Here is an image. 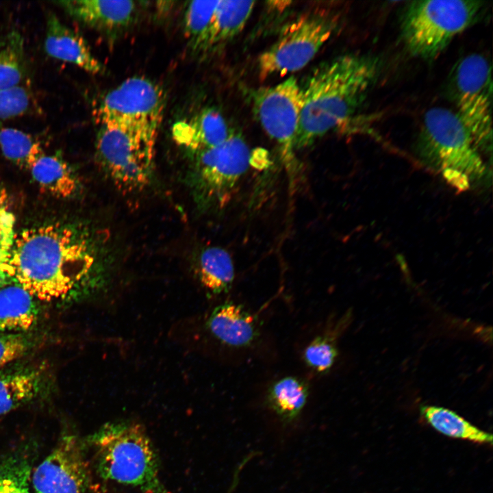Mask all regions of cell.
I'll use <instances>...</instances> for the list:
<instances>
[{
    "mask_svg": "<svg viewBox=\"0 0 493 493\" xmlns=\"http://www.w3.org/2000/svg\"><path fill=\"white\" fill-rule=\"evenodd\" d=\"M233 132L223 114L212 107L177 122L172 129L175 142L192 155L223 143Z\"/></svg>",
    "mask_w": 493,
    "mask_h": 493,
    "instance_id": "14",
    "label": "cell"
},
{
    "mask_svg": "<svg viewBox=\"0 0 493 493\" xmlns=\"http://www.w3.org/2000/svg\"><path fill=\"white\" fill-rule=\"evenodd\" d=\"M255 115L277 144L286 170L296 166L295 141L303 105L301 86L294 77L256 90L252 96Z\"/></svg>",
    "mask_w": 493,
    "mask_h": 493,
    "instance_id": "10",
    "label": "cell"
},
{
    "mask_svg": "<svg viewBox=\"0 0 493 493\" xmlns=\"http://www.w3.org/2000/svg\"><path fill=\"white\" fill-rule=\"evenodd\" d=\"M254 1L219 0L199 55L218 51L244 29L255 8Z\"/></svg>",
    "mask_w": 493,
    "mask_h": 493,
    "instance_id": "17",
    "label": "cell"
},
{
    "mask_svg": "<svg viewBox=\"0 0 493 493\" xmlns=\"http://www.w3.org/2000/svg\"><path fill=\"white\" fill-rule=\"evenodd\" d=\"M307 396L308 390L305 383L296 377H287L270 386L268 402L280 419L290 422L300 415Z\"/></svg>",
    "mask_w": 493,
    "mask_h": 493,
    "instance_id": "23",
    "label": "cell"
},
{
    "mask_svg": "<svg viewBox=\"0 0 493 493\" xmlns=\"http://www.w3.org/2000/svg\"><path fill=\"white\" fill-rule=\"evenodd\" d=\"M45 383V373L38 367L0 373V416L38 398Z\"/></svg>",
    "mask_w": 493,
    "mask_h": 493,
    "instance_id": "18",
    "label": "cell"
},
{
    "mask_svg": "<svg viewBox=\"0 0 493 493\" xmlns=\"http://www.w3.org/2000/svg\"><path fill=\"white\" fill-rule=\"evenodd\" d=\"M0 148L5 157L28 170L44 155L38 141L29 134L14 128L0 129Z\"/></svg>",
    "mask_w": 493,
    "mask_h": 493,
    "instance_id": "27",
    "label": "cell"
},
{
    "mask_svg": "<svg viewBox=\"0 0 493 493\" xmlns=\"http://www.w3.org/2000/svg\"><path fill=\"white\" fill-rule=\"evenodd\" d=\"M420 412L425 420L437 431L450 438L479 444L492 443V435L448 409L422 405Z\"/></svg>",
    "mask_w": 493,
    "mask_h": 493,
    "instance_id": "22",
    "label": "cell"
},
{
    "mask_svg": "<svg viewBox=\"0 0 493 493\" xmlns=\"http://www.w3.org/2000/svg\"><path fill=\"white\" fill-rule=\"evenodd\" d=\"M219 1H192L185 8L183 18L184 34L190 48L199 55L205 43Z\"/></svg>",
    "mask_w": 493,
    "mask_h": 493,
    "instance_id": "26",
    "label": "cell"
},
{
    "mask_svg": "<svg viewBox=\"0 0 493 493\" xmlns=\"http://www.w3.org/2000/svg\"><path fill=\"white\" fill-rule=\"evenodd\" d=\"M337 23L334 14L323 10L305 12L288 23L259 56L260 77L284 75L304 68L329 40Z\"/></svg>",
    "mask_w": 493,
    "mask_h": 493,
    "instance_id": "8",
    "label": "cell"
},
{
    "mask_svg": "<svg viewBox=\"0 0 493 493\" xmlns=\"http://www.w3.org/2000/svg\"><path fill=\"white\" fill-rule=\"evenodd\" d=\"M37 299L23 288L10 284L0 288V333H24L36 324Z\"/></svg>",
    "mask_w": 493,
    "mask_h": 493,
    "instance_id": "19",
    "label": "cell"
},
{
    "mask_svg": "<svg viewBox=\"0 0 493 493\" xmlns=\"http://www.w3.org/2000/svg\"><path fill=\"white\" fill-rule=\"evenodd\" d=\"M58 3L76 21L113 34L133 26L140 14V7L134 1L71 0Z\"/></svg>",
    "mask_w": 493,
    "mask_h": 493,
    "instance_id": "13",
    "label": "cell"
},
{
    "mask_svg": "<svg viewBox=\"0 0 493 493\" xmlns=\"http://www.w3.org/2000/svg\"><path fill=\"white\" fill-rule=\"evenodd\" d=\"M25 72L24 39L13 30L0 38V88L18 86Z\"/></svg>",
    "mask_w": 493,
    "mask_h": 493,
    "instance_id": "25",
    "label": "cell"
},
{
    "mask_svg": "<svg viewBox=\"0 0 493 493\" xmlns=\"http://www.w3.org/2000/svg\"><path fill=\"white\" fill-rule=\"evenodd\" d=\"M157 132L145 127L99 125L96 159L121 191L140 192L150 184Z\"/></svg>",
    "mask_w": 493,
    "mask_h": 493,
    "instance_id": "6",
    "label": "cell"
},
{
    "mask_svg": "<svg viewBox=\"0 0 493 493\" xmlns=\"http://www.w3.org/2000/svg\"><path fill=\"white\" fill-rule=\"evenodd\" d=\"M380 63L370 55L345 54L318 65L302 88L296 150L345 124L376 82Z\"/></svg>",
    "mask_w": 493,
    "mask_h": 493,
    "instance_id": "2",
    "label": "cell"
},
{
    "mask_svg": "<svg viewBox=\"0 0 493 493\" xmlns=\"http://www.w3.org/2000/svg\"><path fill=\"white\" fill-rule=\"evenodd\" d=\"M31 477L34 493H86L88 472L82 442L73 433L63 434Z\"/></svg>",
    "mask_w": 493,
    "mask_h": 493,
    "instance_id": "12",
    "label": "cell"
},
{
    "mask_svg": "<svg viewBox=\"0 0 493 493\" xmlns=\"http://www.w3.org/2000/svg\"><path fill=\"white\" fill-rule=\"evenodd\" d=\"M110 258L105 234L54 225L29 228L0 262V288L17 285L42 301L105 290Z\"/></svg>",
    "mask_w": 493,
    "mask_h": 493,
    "instance_id": "1",
    "label": "cell"
},
{
    "mask_svg": "<svg viewBox=\"0 0 493 493\" xmlns=\"http://www.w3.org/2000/svg\"><path fill=\"white\" fill-rule=\"evenodd\" d=\"M481 8V1L470 0L412 1L401 18L403 42L413 55L434 59L475 22Z\"/></svg>",
    "mask_w": 493,
    "mask_h": 493,
    "instance_id": "5",
    "label": "cell"
},
{
    "mask_svg": "<svg viewBox=\"0 0 493 493\" xmlns=\"http://www.w3.org/2000/svg\"><path fill=\"white\" fill-rule=\"evenodd\" d=\"M47 53L55 59L75 64L92 74L105 73L104 66L94 57L84 38L49 14L45 40Z\"/></svg>",
    "mask_w": 493,
    "mask_h": 493,
    "instance_id": "15",
    "label": "cell"
},
{
    "mask_svg": "<svg viewBox=\"0 0 493 493\" xmlns=\"http://www.w3.org/2000/svg\"><path fill=\"white\" fill-rule=\"evenodd\" d=\"M206 325L216 338L231 346H246L257 334L253 316L240 305L231 303L216 307Z\"/></svg>",
    "mask_w": 493,
    "mask_h": 493,
    "instance_id": "16",
    "label": "cell"
},
{
    "mask_svg": "<svg viewBox=\"0 0 493 493\" xmlns=\"http://www.w3.org/2000/svg\"><path fill=\"white\" fill-rule=\"evenodd\" d=\"M198 279L209 292L220 294L227 292L234 279L231 255L219 246H208L200 253L196 266Z\"/></svg>",
    "mask_w": 493,
    "mask_h": 493,
    "instance_id": "21",
    "label": "cell"
},
{
    "mask_svg": "<svg viewBox=\"0 0 493 493\" xmlns=\"http://www.w3.org/2000/svg\"><path fill=\"white\" fill-rule=\"evenodd\" d=\"M251 155L244 139L234 131L223 143L193 155L188 182L197 205L206 211L224 208L251 165Z\"/></svg>",
    "mask_w": 493,
    "mask_h": 493,
    "instance_id": "7",
    "label": "cell"
},
{
    "mask_svg": "<svg viewBox=\"0 0 493 493\" xmlns=\"http://www.w3.org/2000/svg\"><path fill=\"white\" fill-rule=\"evenodd\" d=\"M33 453L17 449L0 459V493H31Z\"/></svg>",
    "mask_w": 493,
    "mask_h": 493,
    "instance_id": "24",
    "label": "cell"
},
{
    "mask_svg": "<svg viewBox=\"0 0 493 493\" xmlns=\"http://www.w3.org/2000/svg\"><path fill=\"white\" fill-rule=\"evenodd\" d=\"M337 355L333 340L327 336L316 338L304 351L307 364L318 372L328 371L333 365Z\"/></svg>",
    "mask_w": 493,
    "mask_h": 493,
    "instance_id": "28",
    "label": "cell"
},
{
    "mask_svg": "<svg viewBox=\"0 0 493 493\" xmlns=\"http://www.w3.org/2000/svg\"><path fill=\"white\" fill-rule=\"evenodd\" d=\"M30 346L31 342L24 333H0V371L23 357Z\"/></svg>",
    "mask_w": 493,
    "mask_h": 493,
    "instance_id": "30",
    "label": "cell"
},
{
    "mask_svg": "<svg viewBox=\"0 0 493 493\" xmlns=\"http://www.w3.org/2000/svg\"><path fill=\"white\" fill-rule=\"evenodd\" d=\"M166 103L163 89L144 77L127 78L106 92L95 109L99 125L140 127L158 130Z\"/></svg>",
    "mask_w": 493,
    "mask_h": 493,
    "instance_id": "11",
    "label": "cell"
},
{
    "mask_svg": "<svg viewBox=\"0 0 493 493\" xmlns=\"http://www.w3.org/2000/svg\"><path fill=\"white\" fill-rule=\"evenodd\" d=\"M96 467L105 480L148 493H167L159 475L154 446L140 423L118 420L105 423L86 439Z\"/></svg>",
    "mask_w": 493,
    "mask_h": 493,
    "instance_id": "3",
    "label": "cell"
},
{
    "mask_svg": "<svg viewBox=\"0 0 493 493\" xmlns=\"http://www.w3.org/2000/svg\"><path fill=\"white\" fill-rule=\"evenodd\" d=\"M29 103L28 91L21 86L0 88V121L23 114L27 112Z\"/></svg>",
    "mask_w": 493,
    "mask_h": 493,
    "instance_id": "29",
    "label": "cell"
},
{
    "mask_svg": "<svg viewBox=\"0 0 493 493\" xmlns=\"http://www.w3.org/2000/svg\"><path fill=\"white\" fill-rule=\"evenodd\" d=\"M422 157L460 191L488 175L473 137L454 111L434 107L425 114L419 137Z\"/></svg>",
    "mask_w": 493,
    "mask_h": 493,
    "instance_id": "4",
    "label": "cell"
},
{
    "mask_svg": "<svg viewBox=\"0 0 493 493\" xmlns=\"http://www.w3.org/2000/svg\"><path fill=\"white\" fill-rule=\"evenodd\" d=\"M451 88L454 112L481 151L491 150L492 81L488 60L479 53L462 58L452 73Z\"/></svg>",
    "mask_w": 493,
    "mask_h": 493,
    "instance_id": "9",
    "label": "cell"
},
{
    "mask_svg": "<svg viewBox=\"0 0 493 493\" xmlns=\"http://www.w3.org/2000/svg\"><path fill=\"white\" fill-rule=\"evenodd\" d=\"M29 170L38 186L55 197H71L79 188L76 175L60 156L42 155Z\"/></svg>",
    "mask_w": 493,
    "mask_h": 493,
    "instance_id": "20",
    "label": "cell"
}]
</instances>
